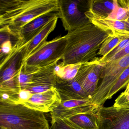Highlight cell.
<instances>
[{"label":"cell","mask_w":129,"mask_h":129,"mask_svg":"<svg viewBox=\"0 0 129 129\" xmlns=\"http://www.w3.org/2000/svg\"><path fill=\"white\" fill-rule=\"evenodd\" d=\"M58 11V0H0V27L19 40L20 30L27 24Z\"/></svg>","instance_id":"obj_1"},{"label":"cell","mask_w":129,"mask_h":129,"mask_svg":"<svg viewBox=\"0 0 129 129\" xmlns=\"http://www.w3.org/2000/svg\"><path fill=\"white\" fill-rule=\"evenodd\" d=\"M110 35L90 22L65 35L66 46L62 66L83 63L95 58L102 44Z\"/></svg>","instance_id":"obj_2"},{"label":"cell","mask_w":129,"mask_h":129,"mask_svg":"<svg viewBox=\"0 0 129 129\" xmlns=\"http://www.w3.org/2000/svg\"><path fill=\"white\" fill-rule=\"evenodd\" d=\"M0 127L4 129H50L44 112L21 103L1 102Z\"/></svg>","instance_id":"obj_3"},{"label":"cell","mask_w":129,"mask_h":129,"mask_svg":"<svg viewBox=\"0 0 129 129\" xmlns=\"http://www.w3.org/2000/svg\"><path fill=\"white\" fill-rule=\"evenodd\" d=\"M25 46L19 40L10 53L1 60L0 91L18 95L21 90L19 77L24 65Z\"/></svg>","instance_id":"obj_4"},{"label":"cell","mask_w":129,"mask_h":129,"mask_svg":"<svg viewBox=\"0 0 129 129\" xmlns=\"http://www.w3.org/2000/svg\"><path fill=\"white\" fill-rule=\"evenodd\" d=\"M66 46L65 36L56 37L46 41L26 59L22 67L23 70L27 73H31L40 69L57 64L62 59Z\"/></svg>","instance_id":"obj_5"},{"label":"cell","mask_w":129,"mask_h":129,"mask_svg":"<svg viewBox=\"0 0 129 129\" xmlns=\"http://www.w3.org/2000/svg\"><path fill=\"white\" fill-rule=\"evenodd\" d=\"M102 80L91 97L92 105L102 106L108 100V95L122 72L129 66V54L118 59L103 64Z\"/></svg>","instance_id":"obj_6"},{"label":"cell","mask_w":129,"mask_h":129,"mask_svg":"<svg viewBox=\"0 0 129 129\" xmlns=\"http://www.w3.org/2000/svg\"><path fill=\"white\" fill-rule=\"evenodd\" d=\"M96 116L98 129H129V105L98 106Z\"/></svg>","instance_id":"obj_7"},{"label":"cell","mask_w":129,"mask_h":129,"mask_svg":"<svg viewBox=\"0 0 129 129\" xmlns=\"http://www.w3.org/2000/svg\"><path fill=\"white\" fill-rule=\"evenodd\" d=\"M77 0H58L59 18L66 30H74L90 23L84 13L79 10Z\"/></svg>","instance_id":"obj_8"},{"label":"cell","mask_w":129,"mask_h":129,"mask_svg":"<svg viewBox=\"0 0 129 129\" xmlns=\"http://www.w3.org/2000/svg\"><path fill=\"white\" fill-rule=\"evenodd\" d=\"M103 64L100 62L99 58L82 63L76 77L80 81L83 92L91 99L98 87Z\"/></svg>","instance_id":"obj_9"},{"label":"cell","mask_w":129,"mask_h":129,"mask_svg":"<svg viewBox=\"0 0 129 129\" xmlns=\"http://www.w3.org/2000/svg\"><path fill=\"white\" fill-rule=\"evenodd\" d=\"M56 64L30 73V82L22 90H27L34 94L43 92L55 87L57 80V74L55 70Z\"/></svg>","instance_id":"obj_10"},{"label":"cell","mask_w":129,"mask_h":129,"mask_svg":"<svg viewBox=\"0 0 129 129\" xmlns=\"http://www.w3.org/2000/svg\"><path fill=\"white\" fill-rule=\"evenodd\" d=\"M84 14L91 24L109 34L110 36L129 37V24L127 22L100 15L89 9Z\"/></svg>","instance_id":"obj_11"},{"label":"cell","mask_w":129,"mask_h":129,"mask_svg":"<svg viewBox=\"0 0 129 129\" xmlns=\"http://www.w3.org/2000/svg\"><path fill=\"white\" fill-rule=\"evenodd\" d=\"M59 93L56 87L47 91L32 95L22 104L32 109L42 112H51L61 103Z\"/></svg>","instance_id":"obj_12"},{"label":"cell","mask_w":129,"mask_h":129,"mask_svg":"<svg viewBox=\"0 0 129 129\" xmlns=\"http://www.w3.org/2000/svg\"><path fill=\"white\" fill-rule=\"evenodd\" d=\"M57 18H59L58 11L49 13L35 19L20 30L19 34V40L22 42L23 45H25L47 24Z\"/></svg>","instance_id":"obj_13"},{"label":"cell","mask_w":129,"mask_h":129,"mask_svg":"<svg viewBox=\"0 0 129 129\" xmlns=\"http://www.w3.org/2000/svg\"><path fill=\"white\" fill-rule=\"evenodd\" d=\"M92 105L91 99L62 101L58 107L50 112L51 119H63L69 117L84 111Z\"/></svg>","instance_id":"obj_14"},{"label":"cell","mask_w":129,"mask_h":129,"mask_svg":"<svg viewBox=\"0 0 129 129\" xmlns=\"http://www.w3.org/2000/svg\"><path fill=\"white\" fill-rule=\"evenodd\" d=\"M56 88L59 93L62 102L70 100L91 99L82 90L81 84L75 77L69 80H64L57 77Z\"/></svg>","instance_id":"obj_15"},{"label":"cell","mask_w":129,"mask_h":129,"mask_svg":"<svg viewBox=\"0 0 129 129\" xmlns=\"http://www.w3.org/2000/svg\"><path fill=\"white\" fill-rule=\"evenodd\" d=\"M98 107L91 105L84 111L62 120L74 129H98L96 116Z\"/></svg>","instance_id":"obj_16"},{"label":"cell","mask_w":129,"mask_h":129,"mask_svg":"<svg viewBox=\"0 0 129 129\" xmlns=\"http://www.w3.org/2000/svg\"><path fill=\"white\" fill-rule=\"evenodd\" d=\"M58 18H56L49 22L31 40L25 44L24 49V62L32 53L46 42L48 36L55 28Z\"/></svg>","instance_id":"obj_17"},{"label":"cell","mask_w":129,"mask_h":129,"mask_svg":"<svg viewBox=\"0 0 129 129\" xmlns=\"http://www.w3.org/2000/svg\"><path fill=\"white\" fill-rule=\"evenodd\" d=\"M89 9L102 16L108 17L114 9V0H92L87 3Z\"/></svg>","instance_id":"obj_18"},{"label":"cell","mask_w":129,"mask_h":129,"mask_svg":"<svg viewBox=\"0 0 129 129\" xmlns=\"http://www.w3.org/2000/svg\"><path fill=\"white\" fill-rule=\"evenodd\" d=\"M124 39L125 38L117 36H109L102 44L97 55L102 57L106 55Z\"/></svg>","instance_id":"obj_19"},{"label":"cell","mask_w":129,"mask_h":129,"mask_svg":"<svg viewBox=\"0 0 129 129\" xmlns=\"http://www.w3.org/2000/svg\"><path fill=\"white\" fill-rule=\"evenodd\" d=\"M129 83V66L124 70L113 86L108 95V100L110 99L117 92L126 87Z\"/></svg>","instance_id":"obj_20"},{"label":"cell","mask_w":129,"mask_h":129,"mask_svg":"<svg viewBox=\"0 0 129 129\" xmlns=\"http://www.w3.org/2000/svg\"><path fill=\"white\" fill-rule=\"evenodd\" d=\"M82 63L67 65L62 67L57 73V77L64 80H69L75 77Z\"/></svg>","instance_id":"obj_21"},{"label":"cell","mask_w":129,"mask_h":129,"mask_svg":"<svg viewBox=\"0 0 129 129\" xmlns=\"http://www.w3.org/2000/svg\"><path fill=\"white\" fill-rule=\"evenodd\" d=\"M114 7L112 12L108 16L111 19L125 21L129 17V13L126 8L119 5L117 0H114Z\"/></svg>","instance_id":"obj_22"},{"label":"cell","mask_w":129,"mask_h":129,"mask_svg":"<svg viewBox=\"0 0 129 129\" xmlns=\"http://www.w3.org/2000/svg\"><path fill=\"white\" fill-rule=\"evenodd\" d=\"M129 44V37L124 39L122 40L120 43L116 46L113 50H111L108 54L105 56L99 58L100 62L101 63L104 64L109 59L111 58L115 55L124 49Z\"/></svg>","instance_id":"obj_23"},{"label":"cell","mask_w":129,"mask_h":129,"mask_svg":"<svg viewBox=\"0 0 129 129\" xmlns=\"http://www.w3.org/2000/svg\"><path fill=\"white\" fill-rule=\"evenodd\" d=\"M13 45L11 41H7L1 44V58H4L10 54L12 50Z\"/></svg>","instance_id":"obj_24"},{"label":"cell","mask_w":129,"mask_h":129,"mask_svg":"<svg viewBox=\"0 0 129 129\" xmlns=\"http://www.w3.org/2000/svg\"><path fill=\"white\" fill-rule=\"evenodd\" d=\"M50 129H74L60 118L52 119Z\"/></svg>","instance_id":"obj_25"},{"label":"cell","mask_w":129,"mask_h":129,"mask_svg":"<svg viewBox=\"0 0 129 129\" xmlns=\"http://www.w3.org/2000/svg\"><path fill=\"white\" fill-rule=\"evenodd\" d=\"M129 105V94L123 92L117 98L113 105L120 106Z\"/></svg>","instance_id":"obj_26"},{"label":"cell","mask_w":129,"mask_h":129,"mask_svg":"<svg viewBox=\"0 0 129 129\" xmlns=\"http://www.w3.org/2000/svg\"><path fill=\"white\" fill-rule=\"evenodd\" d=\"M32 95L33 94L27 90H21L19 94L20 103L22 104L24 102L28 100L32 96Z\"/></svg>","instance_id":"obj_27"},{"label":"cell","mask_w":129,"mask_h":129,"mask_svg":"<svg viewBox=\"0 0 129 129\" xmlns=\"http://www.w3.org/2000/svg\"><path fill=\"white\" fill-rule=\"evenodd\" d=\"M119 5L123 7H129V0H120L118 1Z\"/></svg>","instance_id":"obj_28"},{"label":"cell","mask_w":129,"mask_h":129,"mask_svg":"<svg viewBox=\"0 0 129 129\" xmlns=\"http://www.w3.org/2000/svg\"><path fill=\"white\" fill-rule=\"evenodd\" d=\"M123 92H124L125 93L129 94V83L127 84V86L126 87V89Z\"/></svg>","instance_id":"obj_29"},{"label":"cell","mask_w":129,"mask_h":129,"mask_svg":"<svg viewBox=\"0 0 129 129\" xmlns=\"http://www.w3.org/2000/svg\"><path fill=\"white\" fill-rule=\"evenodd\" d=\"M124 8H126L127 10V11H128V13H129V7H124ZM125 22H127V23H128V24H129V17H128V18L125 21Z\"/></svg>","instance_id":"obj_30"},{"label":"cell","mask_w":129,"mask_h":129,"mask_svg":"<svg viewBox=\"0 0 129 129\" xmlns=\"http://www.w3.org/2000/svg\"><path fill=\"white\" fill-rule=\"evenodd\" d=\"M1 129H4V128H3V127H1Z\"/></svg>","instance_id":"obj_31"}]
</instances>
